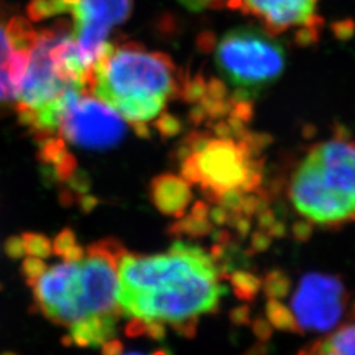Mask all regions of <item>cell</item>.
I'll return each mask as SVG.
<instances>
[{"label":"cell","mask_w":355,"mask_h":355,"mask_svg":"<svg viewBox=\"0 0 355 355\" xmlns=\"http://www.w3.org/2000/svg\"><path fill=\"white\" fill-rule=\"evenodd\" d=\"M297 355H355V322L343 325Z\"/></svg>","instance_id":"obj_13"},{"label":"cell","mask_w":355,"mask_h":355,"mask_svg":"<svg viewBox=\"0 0 355 355\" xmlns=\"http://www.w3.org/2000/svg\"><path fill=\"white\" fill-rule=\"evenodd\" d=\"M346 304L343 283L333 277L309 274L300 280L290 303H274L271 320L284 329L327 331L341 320Z\"/></svg>","instance_id":"obj_7"},{"label":"cell","mask_w":355,"mask_h":355,"mask_svg":"<svg viewBox=\"0 0 355 355\" xmlns=\"http://www.w3.org/2000/svg\"><path fill=\"white\" fill-rule=\"evenodd\" d=\"M36 36L33 21L0 0V111L15 110Z\"/></svg>","instance_id":"obj_8"},{"label":"cell","mask_w":355,"mask_h":355,"mask_svg":"<svg viewBox=\"0 0 355 355\" xmlns=\"http://www.w3.org/2000/svg\"><path fill=\"white\" fill-rule=\"evenodd\" d=\"M117 355H146V354H142V353H133V352H132V353H127V354H123V352H120V353H119V354ZM154 355H161V353H157V354H154Z\"/></svg>","instance_id":"obj_15"},{"label":"cell","mask_w":355,"mask_h":355,"mask_svg":"<svg viewBox=\"0 0 355 355\" xmlns=\"http://www.w3.org/2000/svg\"><path fill=\"white\" fill-rule=\"evenodd\" d=\"M55 4L58 16L71 17L76 45L92 69L111 31L125 23L133 10V0H55Z\"/></svg>","instance_id":"obj_9"},{"label":"cell","mask_w":355,"mask_h":355,"mask_svg":"<svg viewBox=\"0 0 355 355\" xmlns=\"http://www.w3.org/2000/svg\"><path fill=\"white\" fill-rule=\"evenodd\" d=\"M295 209L308 221H355V141L322 142L297 166L290 187Z\"/></svg>","instance_id":"obj_4"},{"label":"cell","mask_w":355,"mask_h":355,"mask_svg":"<svg viewBox=\"0 0 355 355\" xmlns=\"http://www.w3.org/2000/svg\"><path fill=\"white\" fill-rule=\"evenodd\" d=\"M152 199L165 214L180 212L190 200L189 182L171 175L158 178L152 184Z\"/></svg>","instance_id":"obj_12"},{"label":"cell","mask_w":355,"mask_h":355,"mask_svg":"<svg viewBox=\"0 0 355 355\" xmlns=\"http://www.w3.org/2000/svg\"><path fill=\"white\" fill-rule=\"evenodd\" d=\"M124 135L121 116L92 94H83L69 105L57 133L64 144L89 150L112 148Z\"/></svg>","instance_id":"obj_10"},{"label":"cell","mask_w":355,"mask_h":355,"mask_svg":"<svg viewBox=\"0 0 355 355\" xmlns=\"http://www.w3.org/2000/svg\"><path fill=\"white\" fill-rule=\"evenodd\" d=\"M318 0H233L232 8L259 20L270 35L316 32Z\"/></svg>","instance_id":"obj_11"},{"label":"cell","mask_w":355,"mask_h":355,"mask_svg":"<svg viewBox=\"0 0 355 355\" xmlns=\"http://www.w3.org/2000/svg\"><path fill=\"white\" fill-rule=\"evenodd\" d=\"M23 258L21 272L44 318L67 330L70 343L98 347L114 341L120 318L119 265L127 252L114 239L83 246L64 229L54 239L23 233L7 242Z\"/></svg>","instance_id":"obj_1"},{"label":"cell","mask_w":355,"mask_h":355,"mask_svg":"<svg viewBox=\"0 0 355 355\" xmlns=\"http://www.w3.org/2000/svg\"><path fill=\"white\" fill-rule=\"evenodd\" d=\"M178 1L191 11H200L205 7L221 8V7H229L230 4V0H178Z\"/></svg>","instance_id":"obj_14"},{"label":"cell","mask_w":355,"mask_h":355,"mask_svg":"<svg viewBox=\"0 0 355 355\" xmlns=\"http://www.w3.org/2000/svg\"><path fill=\"white\" fill-rule=\"evenodd\" d=\"M177 87L170 57L135 42H108L92 69L91 94L137 129L162 116Z\"/></svg>","instance_id":"obj_3"},{"label":"cell","mask_w":355,"mask_h":355,"mask_svg":"<svg viewBox=\"0 0 355 355\" xmlns=\"http://www.w3.org/2000/svg\"><path fill=\"white\" fill-rule=\"evenodd\" d=\"M183 175L217 199L237 198L252 190L257 180L253 153L232 139L207 137L190 145L182 162Z\"/></svg>","instance_id":"obj_6"},{"label":"cell","mask_w":355,"mask_h":355,"mask_svg":"<svg viewBox=\"0 0 355 355\" xmlns=\"http://www.w3.org/2000/svg\"><path fill=\"white\" fill-rule=\"evenodd\" d=\"M214 58L223 79L245 95L271 86L282 76L286 64L279 44L254 28L227 32L216 44Z\"/></svg>","instance_id":"obj_5"},{"label":"cell","mask_w":355,"mask_h":355,"mask_svg":"<svg viewBox=\"0 0 355 355\" xmlns=\"http://www.w3.org/2000/svg\"><path fill=\"white\" fill-rule=\"evenodd\" d=\"M228 288L215 258L196 245L177 242L164 253L125 252L119 265L117 300L130 336L162 338L166 329L192 336L214 313Z\"/></svg>","instance_id":"obj_2"}]
</instances>
